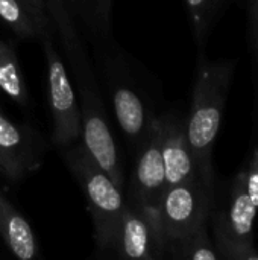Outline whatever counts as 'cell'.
Instances as JSON below:
<instances>
[{
	"instance_id": "cell-6",
	"label": "cell",
	"mask_w": 258,
	"mask_h": 260,
	"mask_svg": "<svg viewBox=\"0 0 258 260\" xmlns=\"http://www.w3.org/2000/svg\"><path fill=\"white\" fill-rule=\"evenodd\" d=\"M157 209L167 247L169 242L208 224L214 209V186L204 181L199 175L169 186L161 195Z\"/></svg>"
},
{
	"instance_id": "cell-5",
	"label": "cell",
	"mask_w": 258,
	"mask_h": 260,
	"mask_svg": "<svg viewBox=\"0 0 258 260\" xmlns=\"http://www.w3.org/2000/svg\"><path fill=\"white\" fill-rule=\"evenodd\" d=\"M258 207L252 203L245 172L240 171L230 187L228 200L213 213L214 245L220 259L258 260L254 244V224Z\"/></svg>"
},
{
	"instance_id": "cell-16",
	"label": "cell",
	"mask_w": 258,
	"mask_h": 260,
	"mask_svg": "<svg viewBox=\"0 0 258 260\" xmlns=\"http://www.w3.org/2000/svg\"><path fill=\"white\" fill-rule=\"evenodd\" d=\"M166 257L181 260H219L216 245L210 239L207 224L186 235L181 239L172 241L166 247Z\"/></svg>"
},
{
	"instance_id": "cell-2",
	"label": "cell",
	"mask_w": 258,
	"mask_h": 260,
	"mask_svg": "<svg viewBox=\"0 0 258 260\" xmlns=\"http://www.w3.org/2000/svg\"><path fill=\"white\" fill-rule=\"evenodd\" d=\"M234 70L236 61H210L201 52L190 111L187 120H184L189 146L196 161L198 174L211 186H214L213 151Z\"/></svg>"
},
{
	"instance_id": "cell-8",
	"label": "cell",
	"mask_w": 258,
	"mask_h": 260,
	"mask_svg": "<svg viewBox=\"0 0 258 260\" xmlns=\"http://www.w3.org/2000/svg\"><path fill=\"white\" fill-rule=\"evenodd\" d=\"M108 82L117 125L137 151L148 139L158 114L125 73L108 72Z\"/></svg>"
},
{
	"instance_id": "cell-1",
	"label": "cell",
	"mask_w": 258,
	"mask_h": 260,
	"mask_svg": "<svg viewBox=\"0 0 258 260\" xmlns=\"http://www.w3.org/2000/svg\"><path fill=\"white\" fill-rule=\"evenodd\" d=\"M53 32L58 34L67 69H70L73 87L81 108L82 143L105 171V174L123 189V166L116 145L108 113L100 96L99 84L85 49L84 40L76 27L75 18L68 12L64 0H44Z\"/></svg>"
},
{
	"instance_id": "cell-18",
	"label": "cell",
	"mask_w": 258,
	"mask_h": 260,
	"mask_svg": "<svg viewBox=\"0 0 258 260\" xmlns=\"http://www.w3.org/2000/svg\"><path fill=\"white\" fill-rule=\"evenodd\" d=\"M243 172H245V183H246L248 193L252 203L258 207V148L254 151L249 165L246 166V169H243Z\"/></svg>"
},
{
	"instance_id": "cell-17",
	"label": "cell",
	"mask_w": 258,
	"mask_h": 260,
	"mask_svg": "<svg viewBox=\"0 0 258 260\" xmlns=\"http://www.w3.org/2000/svg\"><path fill=\"white\" fill-rule=\"evenodd\" d=\"M184 2L190 15L195 40L198 46L202 49L207 43L213 24L217 20L224 0H184Z\"/></svg>"
},
{
	"instance_id": "cell-19",
	"label": "cell",
	"mask_w": 258,
	"mask_h": 260,
	"mask_svg": "<svg viewBox=\"0 0 258 260\" xmlns=\"http://www.w3.org/2000/svg\"><path fill=\"white\" fill-rule=\"evenodd\" d=\"M249 18V46L252 50L254 62L258 67V0H248Z\"/></svg>"
},
{
	"instance_id": "cell-11",
	"label": "cell",
	"mask_w": 258,
	"mask_h": 260,
	"mask_svg": "<svg viewBox=\"0 0 258 260\" xmlns=\"http://www.w3.org/2000/svg\"><path fill=\"white\" fill-rule=\"evenodd\" d=\"M160 129L166 187L198 177V166L186 134V122L175 114H163L160 116Z\"/></svg>"
},
{
	"instance_id": "cell-15",
	"label": "cell",
	"mask_w": 258,
	"mask_h": 260,
	"mask_svg": "<svg viewBox=\"0 0 258 260\" xmlns=\"http://www.w3.org/2000/svg\"><path fill=\"white\" fill-rule=\"evenodd\" d=\"M64 3L71 17L78 18L93 37L109 40L113 0H64Z\"/></svg>"
},
{
	"instance_id": "cell-13",
	"label": "cell",
	"mask_w": 258,
	"mask_h": 260,
	"mask_svg": "<svg viewBox=\"0 0 258 260\" xmlns=\"http://www.w3.org/2000/svg\"><path fill=\"white\" fill-rule=\"evenodd\" d=\"M0 20L21 40H40L52 24L44 0H0Z\"/></svg>"
},
{
	"instance_id": "cell-9",
	"label": "cell",
	"mask_w": 258,
	"mask_h": 260,
	"mask_svg": "<svg viewBox=\"0 0 258 260\" xmlns=\"http://www.w3.org/2000/svg\"><path fill=\"white\" fill-rule=\"evenodd\" d=\"M40 136L27 125L9 120L0 108V175L8 183H18L41 166Z\"/></svg>"
},
{
	"instance_id": "cell-7",
	"label": "cell",
	"mask_w": 258,
	"mask_h": 260,
	"mask_svg": "<svg viewBox=\"0 0 258 260\" xmlns=\"http://www.w3.org/2000/svg\"><path fill=\"white\" fill-rule=\"evenodd\" d=\"M105 254L119 259L158 260L166 257V239L158 209L126 200Z\"/></svg>"
},
{
	"instance_id": "cell-3",
	"label": "cell",
	"mask_w": 258,
	"mask_h": 260,
	"mask_svg": "<svg viewBox=\"0 0 258 260\" xmlns=\"http://www.w3.org/2000/svg\"><path fill=\"white\" fill-rule=\"evenodd\" d=\"M62 157L85 195L93 219L96 245L100 253H105L125 210L126 197H123L122 189L94 161L84 143H75L64 149Z\"/></svg>"
},
{
	"instance_id": "cell-4",
	"label": "cell",
	"mask_w": 258,
	"mask_h": 260,
	"mask_svg": "<svg viewBox=\"0 0 258 260\" xmlns=\"http://www.w3.org/2000/svg\"><path fill=\"white\" fill-rule=\"evenodd\" d=\"M47 69V96L52 119V143L62 152L82 137L81 108L78 96L65 66L58 52L53 38V27H47L40 40Z\"/></svg>"
},
{
	"instance_id": "cell-14",
	"label": "cell",
	"mask_w": 258,
	"mask_h": 260,
	"mask_svg": "<svg viewBox=\"0 0 258 260\" xmlns=\"http://www.w3.org/2000/svg\"><path fill=\"white\" fill-rule=\"evenodd\" d=\"M0 94L20 107H30V96L14 46L0 40Z\"/></svg>"
},
{
	"instance_id": "cell-12",
	"label": "cell",
	"mask_w": 258,
	"mask_h": 260,
	"mask_svg": "<svg viewBox=\"0 0 258 260\" xmlns=\"http://www.w3.org/2000/svg\"><path fill=\"white\" fill-rule=\"evenodd\" d=\"M0 239L12 256L33 260L40 256V245L33 229L23 213L0 189Z\"/></svg>"
},
{
	"instance_id": "cell-10",
	"label": "cell",
	"mask_w": 258,
	"mask_h": 260,
	"mask_svg": "<svg viewBox=\"0 0 258 260\" xmlns=\"http://www.w3.org/2000/svg\"><path fill=\"white\" fill-rule=\"evenodd\" d=\"M135 154L137 160L132 169L126 200L148 207H158L160 198L166 190L160 116H157L148 139L135 151Z\"/></svg>"
}]
</instances>
